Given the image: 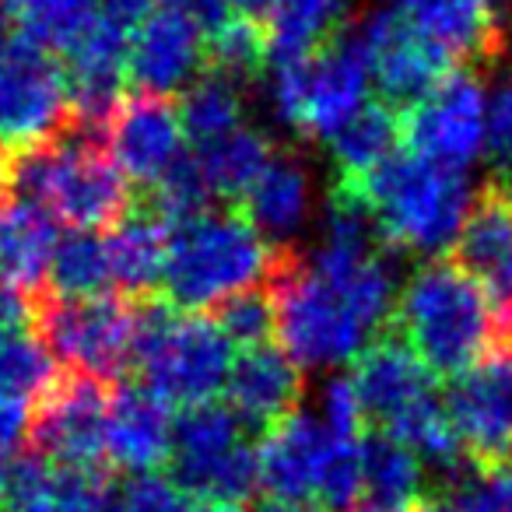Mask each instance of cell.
I'll return each instance as SVG.
<instances>
[{"mask_svg":"<svg viewBox=\"0 0 512 512\" xmlns=\"http://www.w3.org/2000/svg\"><path fill=\"white\" fill-rule=\"evenodd\" d=\"M57 379V358L43 341H36L29 330L0 334V400L22 407L39 404Z\"/></svg>","mask_w":512,"mask_h":512,"instance_id":"obj_34","label":"cell"},{"mask_svg":"<svg viewBox=\"0 0 512 512\" xmlns=\"http://www.w3.org/2000/svg\"><path fill=\"white\" fill-rule=\"evenodd\" d=\"M0 512H8V509H0Z\"/></svg>","mask_w":512,"mask_h":512,"instance_id":"obj_51","label":"cell"},{"mask_svg":"<svg viewBox=\"0 0 512 512\" xmlns=\"http://www.w3.org/2000/svg\"><path fill=\"white\" fill-rule=\"evenodd\" d=\"M484 88L470 67H456L432 92L400 113V137L407 151L442 169L467 172L484 151Z\"/></svg>","mask_w":512,"mask_h":512,"instance_id":"obj_12","label":"cell"},{"mask_svg":"<svg viewBox=\"0 0 512 512\" xmlns=\"http://www.w3.org/2000/svg\"><path fill=\"white\" fill-rule=\"evenodd\" d=\"M193 512H246V509H242V505H232V502H204Z\"/></svg>","mask_w":512,"mask_h":512,"instance_id":"obj_48","label":"cell"},{"mask_svg":"<svg viewBox=\"0 0 512 512\" xmlns=\"http://www.w3.org/2000/svg\"><path fill=\"white\" fill-rule=\"evenodd\" d=\"M320 421L330 428L334 439H362L365 411H362V400H358L351 376H337L327 383L323 404H320Z\"/></svg>","mask_w":512,"mask_h":512,"instance_id":"obj_39","label":"cell"},{"mask_svg":"<svg viewBox=\"0 0 512 512\" xmlns=\"http://www.w3.org/2000/svg\"><path fill=\"white\" fill-rule=\"evenodd\" d=\"M11 190V155L0 151V207H4V197Z\"/></svg>","mask_w":512,"mask_h":512,"instance_id":"obj_46","label":"cell"},{"mask_svg":"<svg viewBox=\"0 0 512 512\" xmlns=\"http://www.w3.org/2000/svg\"><path fill=\"white\" fill-rule=\"evenodd\" d=\"M74 127L67 67L25 36L0 50V151L25 155Z\"/></svg>","mask_w":512,"mask_h":512,"instance_id":"obj_8","label":"cell"},{"mask_svg":"<svg viewBox=\"0 0 512 512\" xmlns=\"http://www.w3.org/2000/svg\"><path fill=\"white\" fill-rule=\"evenodd\" d=\"M214 313V323L225 330V337L239 348H264L278 334V299L271 285H256L246 292L225 299Z\"/></svg>","mask_w":512,"mask_h":512,"instance_id":"obj_35","label":"cell"},{"mask_svg":"<svg viewBox=\"0 0 512 512\" xmlns=\"http://www.w3.org/2000/svg\"><path fill=\"white\" fill-rule=\"evenodd\" d=\"M36 309V295L0 278V334H22V330L36 327Z\"/></svg>","mask_w":512,"mask_h":512,"instance_id":"obj_40","label":"cell"},{"mask_svg":"<svg viewBox=\"0 0 512 512\" xmlns=\"http://www.w3.org/2000/svg\"><path fill=\"white\" fill-rule=\"evenodd\" d=\"M348 0H278L264 18L267 67L295 64L313 57L337 36Z\"/></svg>","mask_w":512,"mask_h":512,"instance_id":"obj_28","label":"cell"},{"mask_svg":"<svg viewBox=\"0 0 512 512\" xmlns=\"http://www.w3.org/2000/svg\"><path fill=\"white\" fill-rule=\"evenodd\" d=\"M11 186L81 232L116 228L130 214V183L99 130L74 123L57 141L11 158Z\"/></svg>","mask_w":512,"mask_h":512,"instance_id":"obj_4","label":"cell"},{"mask_svg":"<svg viewBox=\"0 0 512 512\" xmlns=\"http://www.w3.org/2000/svg\"><path fill=\"white\" fill-rule=\"evenodd\" d=\"M0 509L8 512H116L109 477L81 474L39 453H15L0 463Z\"/></svg>","mask_w":512,"mask_h":512,"instance_id":"obj_17","label":"cell"},{"mask_svg":"<svg viewBox=\"0 0 512 512\" xmlns=\"http://www.w3.org/2000/svg\"><path fill=\"white\" fill-rule=\"evenodd\" d=\"M204 29L190 11L155 8L134 25L127 46V81L134 92L169 95L204 74Z\"/></svg>","mask_w":512,"mask_h":512,"instance_id":"obj_15","label":"cell"},{"mask_svg":"<svg viewBox=\"0 0 512 512\" xmlns=\"http://www.w3.org/2000/svg\"><path fill=\"white\" fill-rule=\"evenodd\" d=\"M362 498V439H334L316 502L330 512H351Z\"/></svg>","mask_w":512,"mask_h":512,"instance_id":"obj_36","label":"cell"},{"mask_svg":"<svg viewBox=\"0 0 512 512\" xmlns=\"http://www.w3.org/2000/svg\"><path fill=\"white\" fill-rule=\"evenodd\" d=\"M390 330L432 376H460L502 341L498 306L456 260H425L400 288Z\"/></svg>","mask_w":512,"mask_h":512,"instance_id":"obj_2","label":"cell"},{"mask_svg":"<svg viewBox=\"0 0 512 512\" xmlns=\"http://www.w3.org/2000/svg\"><path fill=\"white\" fill-rule=\"evenodd\" d=\"M351 36L365 53L379 102L393 106L397 113L421 102L442 78L456 71V60L421 29H414L400 8H379L365 15L351 29Z\"/></svg>","mask_w":512,"mask_h":512,"instance_id":"obj_11","label":"cell"},{"mask_svg":"<svg viewBox=\"0 0 512 512\" xmlns=\"http://www.w3.org/2000/svg\"><path fill=\"white\" fill-rule=\"evenodd\" d=\"M348 186H355L358 197L369 204L386 246L428 260L456 246L474 207V190L463 172L442 169L411 151H393L369 176Z\"/></svg>","mask_w":512,"mask_h":512,"instance_id":"obj_5","label":"cell"},{"mask_svg":"<svg viewBox=\"0 0 512 512\" xmlns=\"http://www.w3.org/2000/svg\"><path fill=\"white\" fill-rule=\"evenodd\" d=\"M242 207H246L242 214L271 246L292 249L288 242L302 232L309 207H313V183H309L306 165L288 151H274L267 169L242 197Z\"/></svg>","mask_w":512,"mask_h":512,"instance_id":"obj_23","label":"cell"},{"mask_svg":"<svg viewBox=\"0 0 512 512\" xmlns=\"http://www.w3.org/2000/svg\"><path fill=\"white\" fill-rule=\"evenodd\" d=\"M228 407L239 414L242 425L271 428L281 418L299 411L302 369L281 348H249L228 369Z\"/></svg>","mask_w":512,"mask_h":512,"instance_id":"obj_21","label":"cell"},{"mask_svg":"<svg viewBox=\"0 0 512 512\" xmlns=\"http://www.w3.org/2000/svg\"><path fill=\"white\" fill-rule=\"evenodd\" d=\"M113 288V267H109V242L102 232H74L60 235L53 253L46 295L53 299H95L109 295Z\"/></svg>","mask_w":512,"mask_h":512,"instance_id":"obj_30","label":"cell"},{"mask_svg":"<svg viewBox=\"0 0 512 512\" xmlns=\"http://www.w3.org/2000/svg\"><path fill=\"white\" fill-rule=\"evenodd\" d=\"M57 242V218L50 211L29 200L4 204L0 207V278L43 299Z\"/></svg>","mask_w":512,"mask_h":512,"instance_id":"obj_24","label":"cell"},{"mask_svg":"<svg viewBox=\"0 0 512 512\" xmlns=\"http://www.w3.org/2000/svg\"><path fill=\"white\" fill-rule=\"evenodd\" d=\"M274 158V144L260 130L239 127L221 141L197 148V162L214 197L242 200Z\"/></svg>","mask_w":512,"mask_h":512,"instance_id":"obj_31","label":"cell"},{"mask_svg":"<svg viewBox=\"0 0 512 512\" xmlns=\"http://www.w3.org/2000/svg\"><path fill=\"white\" fill-rule=\"evenodd\" d=\"M172 418L169 400L148 386H120L109 397L106 453L109 463L130 474H155L172 460Z\"/></svg>","mask_w":512,"mask_h":512,"instance_id":"obj_20","label":"cell"},{"mask_svg":"<svg viewBox=\"0 0 512 512\" xmlns=\"http://www.w3.org/2000/svg\"><path fill=\"white\" fill-rule=\"evenodd\" d=\"M11 25H15V22H11L8 8H4V0H0V50H4V46L15 39V36H11Z\"/></svg>","mask_w":512,"mask_h":512,"instance_id":"obj_47","label":"cell"},{"mask_svg":"<svg viewBox=\"0 0 512 512\" xmlns=\"http://www.w3.org/2000/svg\"><path fill=\"white\" fill-rule=\"evenodd\" d=\"M285 253L256 232L246 214L204 211L169 228L162 288L176 309L204 313L271 281Z\"/></svg>","mask_w":512,"mask_h":512,"instance_id":"obj_3","label":"cell"},{"mask_svg":"<svg viewBox=\"0 0 512 512\" xmlns=\"http://www.w3.org/2000/svg\"><path fill=\"white\" fill-rule=\"evenodd\" d=\"M453 249V260L470 278L481 281L502 320V313L512 306V204L498 183H488L474 197Z\"/></svg>","mask_w":512,"mask_h":512,"instance_id":"obj_19","label":"cell"},{"mask_svg":"<svg viewBox=\"0 0 512 512\" xmlns=\"http://www.w3.org/2000/svg\"><path fill=\"white\" fill-rule=\"evenodd\" d=\"M179 120H183L186 141L197 148L221 141L232 130L242 127V92L239 81L228 74L207 67L190 88H186L183 102H179Z\"/></svg>","mask_w":512,"mask_h":512,"instance_id":"obj_32","label":"cell"},{"mask_svg":"<svg viewBox=\"0 0 512 512\" xmlns=\"http://www.w3.org/2000/svg\"><path fill=\"white\" fill-rule=\"evenodd\" d=\"M4 8L25 39L50 53H67L102 15L99 0H4Z\"/></svg>","mask_w":512,"mask_h":512,"instance_id":"obj_33","label":"cell"},{"mask_svg":"<svg viewBox=\"0 0 512 512\" xmlns=\"http://www.w3.org/2000/svg\"><path fill=\"white\" fill-rule=\"evenodd\" d=\"M400 141V113L386 102H365L334 137H330V158L337 165V179L358 183L376 165L397 151Z\"/></svg>","mask_w":512,"mask_h":512,"instance_id":"obj_29","label":"cell"},{"mask_svg":"<svg viewBox=\"0 0 512 512\" xmlns=\"http://www.w3.org/2000/svg\"><path fill=\"white\" fill-rule=\"evenodd\" d=\"M428 470L414 449L386 432L362 439V498L351 512H414L428 498Z\"/></svg>","mask_w":512,"mask_h":512,"instance_id":"obj_25","label":"cell"},{"mask_svg":"<svg viewBox=\"0 0 512 512\" xmlns=\"http://www.w3.org/2000/svg\"><path fill=\"white\" fill-rule=\"evenodd\" d=\"M102 141L127 183L151 190L183 158L186 134L179 109L165 95L134 92L123 95L120 106L113 109L102 127Z\"/></svg>","mask_w":512,"mask_h":512,"instance_id":"obj_14","label":"cell"},{"mask_svg":"<svg viewBox=\"0 0 512 512\" xmlns=\"http://www.w3.org/2000/svg\"><path fill=\"white\" fill-rule=\"evenodd\" d=\"M274 4H278V0H228V8L239 11V15H246V18H256V22H264V18L274 11Z\"/></svg>","mask_w":512,"mask_h":512,"instance_id":"obj_44","label":"cell"},{"mask_svg":"<svg viewBox=\"0 0 512 512\" xmlns=\"http://www.w3.org/2000/svg\"><path fill=\"white\" fill-rule=\"evenodd\" d=\"M32 418H29V407L22 404H8V400H0V463L11 460L22 446L25 432H29Z\"/></svg>","mask_w":512,"mask_h":512,"instance_id":"obj_41","label":"cell"},{"mask_svg":"<svg viewBox=\"0 0 512 512\" xmlns=\"http://www.w3.org/2000/svg\"><path fill=\"white\" fill-rule=\"evenodd\" d=\"M330 449H334V435L316 414H288L278 425L267 428L256 446L260 484L278 502H309L320 488Z\"/></svg>","mask_w":512,"mask_h":512,"instance_id":"obj_18","label":"cell"},{"mask_svg":"<svg viewBox=\"0 0 512 512\" xmlns=\"http://www.w3.org/2000/svg\"><path fill=\"white\" fill-rule=\"evenodd\" d=\"M36 327L50 355L67 365V372L109 383L127 365H134L137 302L123 295H95V299L43 295Z\"/></svg>","mask_w":512,"mask_h":512,"instance_id":"obj_9","label":"cell"},{"mask_svg":"<svg viewBox=\"0 0 512 512\" xmlns=\"http://www.w3.org/2000/svg\"><path fill=\"white\" fill-rule=\"evenodd\" d=\"M502 0H400L414 29L439 43L456 64H484L505 53V29L498 22Z\"/></svg>","mask_w":512,"mask_h":512,"instance_id":"obj_22","label":"cell"},{"mask_svg":"<svg viewBox=\"0 0 512 512\" xmlns=\"http://www.w3.org/2000/svg\"><path fill=\"white\" fill-rule=\"evenodd\" d=\"M484 151L495 179L512 176V74L498 81L488 102V120H484Z\"/></svg>","mask_w":512,"mask_h":512,"instance_id":"obj_37","label":"cell"},{"mask_svg":"<svg viewBox=\"0 0 512 512\" xmlns=\"http://www.w3.org/2000/svg\"><path fill=\"white\" fill-rule=\"evenodd\" d=\"M491 183L502 186V193H505V197H509V204H512V176H509V179H491Z\"/></svg>","mask_w":512,"mask_h":512,"instance_id":"obj_50","label":"cell"},{"mask_svg":"<svg viewBox=\"0 0 512 512\" xmlns=\"http://www.w3.org/2000/svg\"><path fill=\"white\" fill-rule=\"evenodd\" d=\"M502 341H512V306L502 313Z\"/></svg>","mask_w":512,"mask_h":512,"instance_id":"obj_49","label":"cell"},{"mask_svg":"<svg viewBox=\"0 0 512 512\" xmlns=\"http://www.w3.org/2000/svg\"><path fill=\"white\" fill-rule=\"evenodd\" d=\"M369 64L351 32L334 36L306 60L271 67V102L285 127L330 137L369 102Z\"/></svg>","mask_w":512,"mask_h":512,"instance_id":"obj_7","label":"cell"},{"mask_svg":"<svg viewBox=\"0 0 512 512\" xmlns=\"http://www.w3.org/2000/svg\"><path fill=\"white\" fill-rule=\"evenodd\" d=\"M246 442L242 435L239 414L228 404L218 400H204V404H190L172 425V467H176L179 488L190 495V488L214 467L225 460L232 449Z\"/></svg>","mask_w":512,"mask_h":512,"instance_id":"obj_27","label":"cell"},{"mask_svg":"<svg viewBox=\"0 0 512 512\" xmlns=\"http://www.w3.org/2000/svg\"><path fill=\"white\" fill-rule=\"evenodd\" d=\"M116 512H193L190 495L179 488V481L162 474H137L123 488Z\"/></svg>","mask_w":512,"mask_h":512,"instance_id":"obj_38","label":"cell"},{"mask_svg":"<svg viewBox=\"0 0 512 512\" xmlns=\"http://www.w3.org/2000/svg\"><path fill=\"white\" fill-rule=\"evenodd\" d=\"M162 8H179V11H190L200 25L214 22L218 11L228 8V0H162Z\"/></svg>","mask_w":512,"mask_h":512,"instance_id":"obj_42","label":"cell"},{"mask_svg":"<svg viewBox=\"0 0 512 512\" xmlns=\"http://www.w3.org/2000/svg\"><path fill=\"white\" fill-rule=\"evenodd\" d=\"M256 512H330L323 505H306V502H278V498H267V502L256 505Z\"/></svg>","mask_w":512,"mask_h":512,"instance_id":"obj_45","label":"cell"},{"mask_svg":"<svg viewBox=\"0 0 512 512\" xmlns=\"http://www.w3.org/2000/svg\"><path fill=\"white\" fill-rule=\"evenodd\" d=\"M109 267H113V288L123 299L144 302L155 299L165 278V256H169V225L141 207L130 211L109 235Z\"/></svg>","mask_w":512,"mask_h":512,"instance_id":"obj_26","label":"cell"},{"mask_svg":"<svg viewBox=\"0 0 512 512\" xmlns=\"http://www.w3.org/2000/svg\"><path fill=\"white\" fill-rule=\"evenodd\" d=\"M351 383L362 400L365 421H372L386 435L397 432L411 414L435 400V376L393 330L376 337L355 358Z\"/></svg>","mask_w":512,"mask_h":512,"instance_id":"obj_16","label":"cell"},{"mask_svg":"<svg viewBox=\"0 0 512 512\" xmlns=\"http://www.w3.org/2000/svg\"><path fill=\"white\" fill-rule=\"evenodd\" d=\"M414 512H467V505H463V498L456 495L453 488H446L442 495L421 498V502L414 505Z\"/></svg>","mask_w":512,"mask_h":512,"instance_id":"obj_43","label":"cell"},{"mask_svg":"<svg viewBox=\"0 0 512 512\" xmlns=\"http://www.w3.org/2000/svg\"><path fill=\"white\" fill-rule=\"evenodd\" d=\"M442 404L474 467L512 463V341H498L488 355L453 376Z\"/></svg>","mask_w":512,"mask_h":512,"instance_id":"obj_13","label":"cell"},{"mask_svg":"<svg viewBox=\"0 0 512 512\" xmlns=\"http://www.w3.org/2000/svg\"><path fill=\"white\" fill-rule=\"evenodd\" d=\"M278 299V337L285 355L306 369L355 362L369 337L393 320L397 267L383 249L369 256H337L288 249L267 281Z\"/></svg>","mask_w":512,"mask_h":512,"instance_id":"obj_1","label":"cell"},{"mask_svg":"<svg viewBox=\"0 0 512 512\" xmlns=\"http://www.w3.org/2000/svg\"><path fill=\"white\" fill-rule=\"evenodd\" d=\"M134 365L141 386L169 404H204L225 390L232 341L214 316L186 313L165 299L137 302Z\"/></svg>","mask_w":512,"mask_h":512,"instance_id":"obj_6","label":"cell"},{"mask_svg":"<svg viewBox=\"0 0 512 512\" xmlns=\"http://www.w3.org/2000/svg\"><path fill=\"white\" fill-rule=\"evenodd\" d=\"M109 393L106 383L78 372H60L32 414V449L50 463L81 474L109 477L106 453Z\"/></svg>","mask_w":512,"mask_h":512,"instance_id":"obj_10","label":"cell"}]
</instances>
